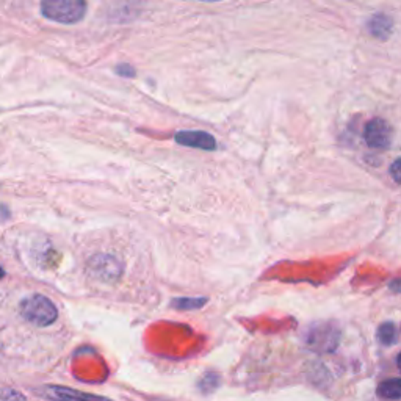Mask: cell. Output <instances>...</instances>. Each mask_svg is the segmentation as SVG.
<instances>
[{"label":"cell","mask_w":401,"mask_h":401,"mask_svg":"<svg viewBox=\"0 0 401 401\" xmlns=\"http://www.w3.org/2000/svg\"><path fill=\"white\" fill-rule=\"evenodd\" d=\"M86 10V0H41V14L58 24H77L85 18Z\"/></svg>","instance_id":"1"},{"label":"cell","mask_w":401,"mask_h":401,"mask_svg":"<svg viewBox=\"0 0 401 401\" xmlns=\"http://www.w3.org/2000/svg\"><path fill=\"white\" fill-rule=\"evenodd\" d=\"M340 342V329L334 321L314 323L306 329L304 343L306 347L315 353L325 354L336 351Z\"/></svg>","instance_id":"2"},{"label":"cell","mask_w":401,"mask_h":401,"mask_svg":"<svg viewBox=\"0 0 401 401\" xmlns=\"http://www.w3.org/2000/svg\"><path fill=\"white\" fill-rule=\"evenodd\" d=\"M21 315L35 326H49L55 323L58 317L57 306L47 296L32 295L21 301Z\"/></svg>","instance_id":"3"},{"label":"cell","mask_w":401,"mask_h":401,"mask_svg":"<svg viewBox=\"0 0 401 401\" xmlns=\"http://www.w3.org/2000/svg\"><path fill=\"white\" fill-rule=\"evenodd\" d=\"M392 136L393 130L391 124L382 118H373L369 123L365 124L364 129V140L367 146L372 147V149L384 151L389 149L392 145Z\"/></svg>","instance_id":"4"},{"label":"cell","mask_w":401,"mask_h":401,"mask_svg":"<svg viewBox=\"0 0 401 401\" xmlns=\"http://www.w3.org/2000/svg\"><path fill=\"white\" fill-rule=\"evenodd\" d=\"M40 393H42L41 397L52 401H112L106 397H101V395L85 393L62 386H46L40 389Z\"/></svg>","instance_id":"5"},{"label":"cell","mask_w":401,"mask_h":401,"mask_svg":"<svg viewBox=\"0 0 401 401\" xmlns=\"http://www.w3.org/2000/svg\"><path fill=\"white\" fill-rule=\"evenodd\" d=\"M174 140L178 145L186 147H196V149L202 151L217 149V140L213 138V135L207 134L204 130H180L175 134Z\"/></svg>","instance_id":"6"},{"label":"cell","mask_w":401,"mask_h":401,"mask_svg":"<svg viewBox=\"0 0 401 401\" xmlns=\"http://www.w3.org/2000/svg\"><path fill=\"white\" fill-rule=\"evenodd\" d=\"M90 270L102 281H113L121 276V265L113 256H97L90 262Z\"/></svg>","instance_id":"7"},{"label":"cell","mask_w":401,"mask_h":401,"mask_svg":"<svg viewBox=\"0 0 401 401\" xmlns=\"http://www.w3.org/2000/svg\"><path fill=\"white\" fill-rule=\"evenodd\" d=\"M367 29H369L372 36L384 41L391 36L392 29H393V21L391 16L378 13L375 16H372L370 21L367 22Z\"/></svg>","instance_id":"8"},{"label":"cell","mask_w":401,"mask_h":401,"mask_svg":"<svg viewBox=\"0 0 401 401\" xmlns=\"http://www.w3.org/2000/svg\"><path fill=\"white\" fill-rule=\"evenodd\" d=\"M376 393L380 395L382 400L398 401L401 400V378H391V380H384L376 387Z\"/></svg>","instance_id":"9"},{"label":"cell","mask_w":401,"mask_h":401,"mask_svg":"<svg viewBox=\"0 0 401 401\" xmlns=\"http://www.w3.org/2000/svg\"><path fill=\"white\" fill-rule=\"evenodd\" d=\"M376 337L382 345H386V347H391V345H393L398 340V329H397V326H395V323H392V321L382 323V325L378 328Z\"/></svg>","instance_id":"10"},{"label":"cell","mask_w":401,"mask_h":401,"mask_svg":"<svg viewBox=\"0 0 401 401\" xmlns=\"http://www.w3.org/2000/svg\"><path fill=\"white\" fill-rule=\"evenodd\" d=\"M207 303V298H178L173 300V307L182 311H191V309H201L202 306Z\"/></svg>","instance_id":"11"},{"label":"cell","mask_w":401,"mask_h":401,"mask_svg":"<svg viewBox=\"0 0 401 401\" xmlns=\"http://www.w3.org/2000/svg\"><path fill=\"white\" fill-rule=\"evenodd\" d=\"M0 401H25V397L13 389H0Z\"/></svg>","instance_id":"12"},{"label":"cell","mask_w":401,"mask_h":401,"mask_svg":"<svg viewBox=\"0 0 401 401\" xmlns=\"http://www.w3.org/2000/svg\"><path fill=\"white\" fill-rule=\"evenodd\" d=\"M114 73L121 77H125V79H134L136 75L135 68L129 63H119L117 68H114Z\"/></svg>","instance_id":"13"},{"label":"cell","mask_w":401,"mask_h":401,"mask_svg":"<svg viewBox=\"0 0 401 401\" xmlns=\"http://www.w3.org/2000/svg\"><path fill=\"white\" fill-rule=\"evenodd\" d=\"M389 173H391V178L395 180V182L401 185V157L397 158L389 168Z\"/></svg>","instance_id":"14"},{"label":"cell","mask_w":401,"mask_h":401,"mask_svg":"<svg viewBox=\"0 0 401 401\" xmlns=\"http://www.w3.org/2000/svg\"><path fill=\"white\" fill-rule=\"evenodd\" d=\"M389 289H391L393 293H401V279H393V281L389 282Z\"/></svg>","instance_id":"15"},{"label":"cell","mask_w":401,"mask_h":401,"mask_svg":"<svg viewBox=\"0 0 401 401\" xmlns=\"http://www.w3.org/2000/svg\"><path fill=\"white\" fill-rule=\"evenodd\" d=\"M397 367H398V370L401 372V353L398 354V358H397Z\"/></svg>","instance_id":"16"},{"label":"cell","mask_w":401,"mask_h":401,"mask_svg":"<svg viewBox=\"0 0 401 401\" xmlns=\"http://www.w3.org/2000/svg\"><path fill=\"white\" fill-rule=\"evenodd\" d=\"M5 276V271L2 270V267H0V279H2Z\"/></svg>","instance_id":"17"},{"label":"cell","mask_w":401,"mask_h":401,"mask_svg":"<svg viewBox=\"0 0 401 401\" xmlns=\"http://www.w3.org/2000/svg\"><path fill=\"white\" fill-rule=\"evenodd\" d=\"M201 2H219V0H201Z\"/></svg>","instance_id":"18"}]
</instances>
